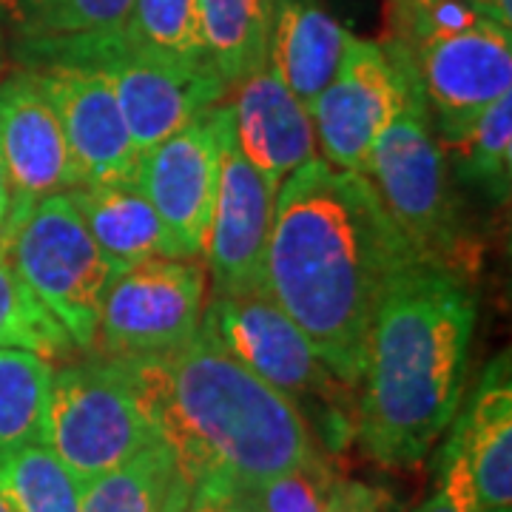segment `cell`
Listing matches in <instances>:
<instances>
[{
    "label": "cell",
    "mask_w": 512,
    "mask_h": 512,
    "mask_svg": "<svg viewBox=\"0 0 512 512\" xmlns=\"http://www.w3.org/2000/svg\"><path fill=\"white\" fill-rule=\"evenodd\" d=\"M416 57L433 128L453 148L495 100L512 92L510 29L478 18L453 35L427 37L410 49Z\"/></svg>",
    "instance_id": "obj_12"
},
{
    "label": "cell",
    "mask_w": 512,
    "mask_h": 512,
    "mask_svg": "<svg viewBox=\"0 0 512 512\" xmlns=\"http://www.w3.org/2000/svg\"><path fill=\"white\" fill-rule=\"evenodd\" d=\"M0 256L72 336L74 348L92 350L100 308L117 274L72 200L52 194L12 211Z\"/></svg>",
    "instance_id": "obj_6"
},
{
    "label": "cell",
    "mask_w": 512,
    "mask_h": 512,
    "mask_svg": "<svg viewBox=\"0 0 512 512\" xmlns=\"http://www.w3.org/2000/svg\"><path fill=\"white\" fill-rule=\"evenodd\" d=\"M231 128V103H220L140 154L137 188L157 211L177 259H197L205 248Z\"/></svg>",
    "instance_id": "obj_11"
},
{
    "label": "cell",
    "mask_w": 512,
    "mask_h": 512,
    "mask_svg": "<svg viewBox=\"0 0 512 512\" xmlns=\"http://www.w3.org/2000/svg\"><path fill=\"white\" fill-rule=\"evenodd\" d=\"M205 271L194 259H148L120 274L106 291L94 333V356L154 359L202 325Z\"/></svg>",
    "instance_id": "obj_10"
},
{
    "label": "cell",
    "mask_w": 512,
    "mask_h": 512,
    "mask_svg": "<svg viewBox=\"0 0 512 512\" xmlns=\"http://www.w3.org/2000/svg\"><path fill=\"white\" fill-rule=\"evenodd\" d=\"M413 512H456V507H453V504L447 501V495L439 490V493L430 495V498H427V501H424L421 507H416Z\"/></svg>",
    "instance_id": "obj_33"
},
{
    "label": "cell",
    "mask_w": 512,
    "mask_h": 512,
    "mask_svg": "<svg viewBox=\"0 0 512 512\" xmlns=\"http://www.w3.org/2000/svg\"><path fill=\"white\" fill-rule=\"evenodd\" d=\"M362 177L376 188L387 214L421 262L458 274L467 239L461 231L447 157L421 83L407 94L402 109L373 143Z\"/></svg>",
    "instance_id": "obj_4"
},
{
    "label": "cell",
    "mask_w": 512,
    "mask_h": 512,
    "mask_svg": "<svg viewBox=\"0 0 512 512\" xmlns=\"http://www.w3.org/2000/svg\"><path fill=\"white\" fill-rule=\"evenodd\" d=\"M202 325L228 356L288 396L308 424L316 421L330 447L348 441L356 410L348 399L350 387L330 373L311 339L268 293H214L202 311Z\"/></svg>",
    "instance_id": "obj_5"
},
{
    "label": "cell",
    "mask_w": 512,
    "mask_h": 512,
    "mask_svg": "<svg viewBox=\"0 0 512 512\" xmlns=\"http://www.w3.org/2000/svg\"><path fill=\"white\" fill-rule=\"evenodd\" d=\"M0 512H15V507H12L3 495H0Z\"/></svg>",
    "instance_id": "obj_35"
},
{
    "label": "cell",
    "mask_w": 512,
    "mask_h": 512,
    "mask_svg": "<svg viewBox=\"0 0 512 512\" xmlns=\"http://www.w3.org/2000/svg\"><path fill=\"white\" fill-rule=\"evenodd\" d=\"M46 63L106 74L140 154L220 106L228 94V83L211 63L140 55L128 49L123 32L57 43L49 49Z\"/></svg>",
    "instance_id": "obj_8"
},
{
    "label": "cell",
    "mask_w": 512,
    "mask_h": 512,
    "mask_svg": "<svg viewBox=\"0 0 512 512\" xmlns=\"http://www.w3.org/2000/svg\"><path fill=\"white\" fill-rule=\"evenodd\" d=\"M134 0H0V23L18 35V49L72 37H109L126 29Z\"/></svg>",
    "instance_id": "obj_23"
},
{
    "label": "cell",
    "mask_w": 512,
    "mask_h": 512,
    "mask_svg": "<svg viewBox=\"0 0 512 512\" xmlns=\"http://www.w3.org/2000/svg\"><path fill=\"white\" fill-rule=\"evenodd\" d=\"M476 296L439 265L416 262L390 279L367 330L353 430L387 467H413L453 424L464 396Z\"/></svg>",
    "instance_id": "obj_3"
},
{
    "label": "cell",
    "mask_w": 512,
    "mask_h": 512,
    "mask_svg": "<svg viewBox=\"0 0 512 512\" xmlns=\"http://www.w3.org/2000/svg\"><path fill=\"white\" fill-rule=\"evenodd\" d=\"M419 83L410 46L353 37L336 77L311 106L322 160L362 174L373 143Z\"/></svg>",
    "instance_id": "obj_9"
},
{
    "label": "cell",
    "mask_w": 512,
    "mask_h": 512,
    "mask_svg": "<svg viewBox=\"0 0 512 512\" xmlns=\"http://www.w3.org/2000/svg\"><path fill=\"white\" fill-rule=\"evenodd\" d=\"M276 188L239 154L234 128L225 137L220 191L205 237V262L214 293H265V256L274 225Z\"/></svg>",
    "instance_id": "obj_15"
},
{
    "label": "cell",
    "mask_w": 512,
    "mask_h": 512,
    "mask_svg": "<svg viewBox=\"0 0 512 512\" xmlns=\"http://www.w3.org/2000/svg\"><path fill=\"white\" fill-rule=\"evenodd\" d=\"M473 9H476L478 18L490 20V23H498L504 29L512 26V3L510 0H470Z\"/></svg>",
    "instance_id": "obj_31"
},
{
    "label": "cell",
    "mask_w": 512,
    "mask_h": 512,
    "mask_svg": "<svg viewBox=\"0 0 512 512\" xmlns=\"http://www.w3.org/2000/svg\"><path fill=\"white\" fill-rule=\"evenodd\" d=\"M191 487L165 441L83 484L80 512H174L185 510Z\"/></svg>",
    "instance_id": "obj_20"
},
{
    "label": "cell",
    "mask_w": 512,
    "mask_h": 512,
    "mask_svg": "<svg viewBox=\"0 0 512 512\" xmlns=\"http://www.w3.org/2000/svg\"><path fill=\"white\" fill-rule=\"evenodd\" d=\"M421 262L367 177L313 157L276 188L265 293L356 390L390 279Z\"/></svg>",
    "instance_id": "obj_1"
},
{
    "label": "cell",
    "mask_w": 512,
    "mask_h": 512,
    "mask_svg": "<svg viewBox=\"0 0 512 512\" xmlns=\"http://www.w3.org/2000/svg\"><path fill=\"white\" fill-rule=\"evenodd\" d=\"M66 137L80 185L137 183L140 151L106 74L80 66L29 69Z\"/></svg>",
    "instance_id": "obj_14"
},
{
    "label": "cell",
    "mask_w": 512,
    "mask_h": 512,
    "mask_svg": "<svg viewBox=\"0 0 512 512\" xmlns=\"http://www.w3.org/2000/svg\"><path fill=\"white\" fill-rule=\"evenodd\" d=\"M191 490L265 481L319 456L299 407L228 356L211 330L154 359H123Z\"/></svg>",
    "instance_id": "obj_2"
},
{
    "label": "cell",
    "mask_w": 512,
    "mask_h": 512,
    "mask_svg": "<svg viewBox=\"0 0 512 512\" xmlns=\"http://www.w3.org/2000/svg\"><path fill=\"white\" fill-rule=\"evenodd\" d=\"M185 512H254L251 493L234 487H197L188 495Z\"/></svg>",
    "instance_id": "obj_29"
},
{
    "label": "cell",
    "mask_w": 512,
    "mask_h": 512,
    "mask_svg": "<svg viewBox=\"0 0 512 512\" xmlns=\"http://www.w3.org/2000/svg\"><path fill=\"white\" fill-rule=\"evenodd\" d=\"M0 348H23L60 359L74 348L72 336L37 302L0 256Z\"/></svg>",
    "instance_id": "obj_26"
},
{
    "label": "cell",
    "mask_w": 512,
    "mask_h": 512,
    "mask_svg": "<svg viewBox=\"0 0 512 512\" xmlns=\"http://www.w3.org/2000/svg\"><path fill=\"white\" fill-rule=\"evenodd\" d=\"M55 367L23 348H0V458L46 444Z\"/></svg>",
    "instance_id": "obj_22"
},
{
    "label": "cell",
    "mask_w": 512,
    "mask_h": 512,
    "mask_svg": "<svg viewBox=\"0 0 512 512\" xmlns=\"http://www.w3.org/2000/svg\"><path fill=\"white\" fill-rule=\"evenodd\" d=\"M234 94V143L239 154L279 185L316 154V131L305 109L268 63L239 80Z\"/></svg>",
    "instance_id": "obj_17"
},
{
    "label": "cell",
    "mask_w": 512,
    "mask_h": 512,
    "mask_svg": "<svg viewBox=\"0 0 512 512\" xmlns=\"http://www.w3.org/2000/svg\"><path fill=\"white\" fill-rule=\"evenodd\" d=\"M441 456V493L456 512H512V387L507 356L487 367Z\"/></svg>",
    "instance_id": "obj_13"
},
{
    "label": "cell",
    "mask_w": 512,
    "mask_h": 512,
    "mask_svg": "<svg viewBox=\"0 0 512 512\" xmlns=\"http://www.w3.org/2000/svg\"><path fill=\"white\" fill-rule=\"evenodd\" d=\"M123 37L128 49L140 55L211 63L202 43L197 0H134Z\"/></svg>",
    "instance_id": "obj_25"
},
{
    "label": "cell",
    "mask_w": 512,
    "mask_h": 512,
    "mask_svg": "<svg viewBox=\"0 0 512 512\" xmlns=\"http://www.w3.org/2000/svg\"><path fill=\"white\" fill-rule=\"evenodd\" d=\"M205 55L234 89L268 66L274 0H197Z\"/></svg>",
    "instance_id": "obj_21"
},
{
    "label": "cell",
    "mask_w": 512,
    "mask_h": 512,
    "mask_svg": "<svg viewBox=\"0 0 512 512\" xmlns=\"http://www.w3.org/2000/svg\"><path fill=\"white\" fill-rule=\"evenodd\" d=\"M6 60H9V55H6V35H3V23H0V80H3V72H6Z\"/></svg>",
    "instance_id": "obj_34"
},
{
    "label": "cell",
    "mask_w": 512,
    "mask_h": 512,
    "mask_svg": "<svg viewBox=\"0 0 512 512\" xmlns=\"http://www.w3.org/2000/svg\"><path fill=\"white\" fill-rule=\"evenodd\" d=\"M174 512H185V510H174Z\"/></svg>",
    "instance_id": "obj_36"
},
{
    "label": "cell",
    "mask_w": 512,
    "mask_h": 512,
    "mask_svg": "<svg viewBox=\"0 0 512 512\" xmlns=\"http://www.w3.org/2000/svg\"><path fill=\"white\" fill-rule=\"evenodd\" d=\"M350 43L348 26L319 0H274L268 63L308 111L336 77Z\"/></svg>",
    "instance_id": "obj_18"
},
{
    "label": "cell",
    "mask_w": 512,
    "mask_h": 512,
    "mask_svg": "<svg viewBox=\"0 0 512 512\" xmlns=\"http://www.w3.org/2000/svg\"><path fill=\"white\" fill-rule=\"evenodd\" d=\"M453 148L464 177L481 185L493 200H507L512 180V94L495 100Z\"/></svg>",
    "instance_id": "obj_27"
},
{
    "label": "cell",
    "mask_w": 512,
    "mask_h": 512,
    "mask_svg": "<svg viewBox=\"0 0 512 512\" xmlns=\"http://www.w3.org/2000/svg\"><path fill=\"white\" fill-rule=\"evenodd\" d=\"M333 484L336 476L325 458L316 456L256 487L251 507L254 512H328Z\"/></svg>",
    "instance_id": "obj_28"
},
{
    "label": "cell",
    "mask_w": 512,
    "mask_h": 512,
    "mask_svg": "<svg viewBox=\"0 0 512 512\" xmlns=\"http://www.w3.org/2000/svg\"><path fill=\"white\" fill-rule=\"evenodd\" d=\"M0 157L12 211L80 185L55 111L29 69L0 80Z\"/></svg>",
    "instance_id": "obj_16"
},
{
    "label": "cell",
    "mask_w": 512,
    "mask_h": 512,
    "mask_svg": "<svg viewBox=\"0 0 512 512\" xmlns=\"http://www.w3.org/2000/svg\"><path fill=\"white\" fill-rule=\"evenodd\" d=\"M160 441L123 359L94 356L55 370L46 444L80 484Z\"/></svg>",
    "instance_id": "obj_7"
},
{
    "label": "cell",
    "mask_w": 512,
    "mask_h": 512,
    "mask_svg": "<svg viewBox=\"0 0 512 512\" xmlns=\"http://www.w3.org/2000/svg\"><path fill=\"white\" fill-rule=\"evenodd\" d=\"M328 512H379V495L365 484L336 478V484L330 490Z\"/></svg>",
    "instance_id": "obj_30"
},
{
    "label": "cell",
    "mask_w": 512,
    "mask_h": 512,
    "mask_svg": "<svg viewBox=\"0 0 512 512\" xmlns=\"http://www.w3.org/2000/svg\"><path fill=\"white\" fill-rule=\"evenodd\" d=\"M9 214H12V188H9V177L3 168V157H0V242L6 234V225H9Z\"/></svg>",
    "instance_id": "obj_32"
},
{
    "label": "cell",
    "mask_w": 512,
    "mask_h": 512,
    "mask_svg": "<svg viewBox=\"0 0 512 512\" xmlns=\"http://www.w3.org/2000/svg\"><path fill=\"white\" fill-rule=\"evenodd\" d=\"M80 493L83 484L49 444L0 458V495L15 512H80Z\"/></svg>",
    "instance_id": "obj_24"
},
{
    "label": "cell",
    "mask_w": 512,
    "mask_h": 512,
    "mask_svg": "<svg viewBox=\"0 0 512 512\" xmlns=\"http://www.w3.org/2000/svg\"><path fill=\"white\" fill-rule=\"evenodd\" d=\"M66 197L117 276L148 259H177L163 222L137 183L77 185Z\"/></svg>",
    "instance_id": "obj_19"
}]
</instances>
